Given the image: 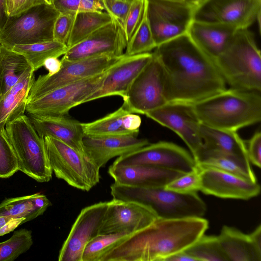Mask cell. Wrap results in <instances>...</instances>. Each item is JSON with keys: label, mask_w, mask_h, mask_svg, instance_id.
<instances>
[{"label": "cell", "mask_w": 261, "mask_h": 261, "mask_svg": "<svg viewBox=\"0 0 261 261\" xmlns=\"http://www.w3.org/2000/svg\"><path fill=\"white\" fill-rule=\"evenodd\" d=\"M153 53L163 70L168 102L193 104L226 89L215 61L187 34L160 45Z\"/></svg>", "instance_id": "6da1fadb"}, {"label": "cell", "mask_w": 261, "mask_h": 261, "mask_svg": "<svg viewBox=\"0 0 261 261\" xmlns=\"http://www.w3.org/2000/svg\"><path fill=\"white\" fill-rule=\"evenodd\" d=\"M202 217L157 218L130 234L103 257L102 261H165L190 247L208 229Z\"/></svg>", "instance_id": "7a4b0ae2"}, {"label": "cell", "mask_w": 261, "mask_h": 261, "mask_svg": "<svg viewBox=\"0 0 261 261\" xmlns=\"http://www.w3.org/2000/svg\"><path fill=\"white\" fill-rule=\"evenodd\" d=\"M202 124L237 132L261 120L260 92L225 89L192 104Z\"/></svg>", "instance_id": "3957f363"}, {"label": "cell", "mask_w": 261, "mask_h": 261, "mask_svg": "<svg viewBox=\"0 0 261 261\" xmlns=\"http://www.w3.org/2000/svg\"><path fill=\"white\" fill-rule=\"evenodd\" d=\"M215 62L230 88L260 92V51L248 29L238 30Z\"/></svg>", "instance_id": "277c9868"}, {"label": "cell", "mask_w": 261, "mask_h": 261, "mask_svg": "<svg viewBox=\"0 0 261 261\" xmlns=\"http://www.w3.org/2000/svg\"><path fill=\"white\" fill-rule=\"evenodd\" d=\"M110 189L113 199L147 205L160 218L202 217L206 211L205 202L197 193L182 194L165 187L145 188L115 182Z\"/></svg>", "instance_id": "5b68a950"}, {"label": "cell", "mask_w": 261, "mask_h": 261, "mask_svg": "<svg viewBox=\"0 0 261 261\" xmlns=\"http://www.w3.org/2000/svg\"><path fill=\"white\" fill-rule=\"evenodd\" d=\"M5 130L16 153L18 169L39 182L51 179L44 138L39 136L28 116L6 124Z\"/></svg>", "instance_id": "8992f818"}, {"label": "cell", "mask_w": 261, "mask_h": 261, "mask_svg": "<svg viewBox=\"0 0 261 261\" xmlns=\"http://www.w3.org/2000/svg\"><path fill=\"white\" fill-rule=\"evenodd\" d=\"M44 138L49 163L57 178L84 191L99 182L100 168L85 153L55 138Z\"/></svg>", "instance_id": "52a82bcc"}, {"label": "cell", "mask_w": 261, "mask_h": 261, "mask_svg": "<svg viewBox=\"0 0 261 261\" xmlns=\"http://www.w3.org/2000/svg\"><path fill=\"white\" fill-rule=\"evenodd\" d=\"M59 14L53 4H42L9 17L0 30V44L12 49L15 45L54 40V25Z\"/></svg>", "instance_id": "ba28073f"}, {"label": "cell", "mask_w": 261, "mask_h": 261, "mask_svg": "<svg viewBox=\"0 0 261 261\" xmlns=\"http://www.w3.org/2000/svg\"><path fill=\"white\" fill-rule=\"evenodd\" d=\"M123 55H103L72 61L62 58L58 72L52 75H41L35 80L27 102L60 87L100 74L114 65Z\"/></svg>", "instance_id": "9c48e42d"}, {"label": "cell", "mask_w": 261, "mask_h": 261, "mask_svg": "<svg viewBox=\"0 0 261 261\" xmlns=\"http://www.w3.org/2000/svg\"><path fill=\"white\" fill-rule=\"evenodd\" d=\"M196 4L186 0H147V18L156 47L187 33Z\"/></svg>", "instance_id": "30bf717a"}, {"label": "cell", "mask_w": 261, "mask_h": 261, "mask_svg": "<svg viewBox=\"0 0 261 261\" xmlns=\"http://www.w3.org/2000/svg\"><path fill=\"white\" fill-rule=\"evenodd\" d=\"M109 69L98 75L57 88L28 102L25 111L28 114L38 115H67L71 109L84 103L89 96L101 87Z\"/></svg>", "instance_id": "8fae6325"}, {"label": "cell", "mask_w": 261, "mask_h": 261, "mask_svg": "<svg viewBox=\"0 0 261 261\" xmlns=\"http://www.w3.org/2000/svg\"><path fill=\"white\" fill-rule=\"evenodd\" d=\"M122 98V106L126 109L132 113L143 115L168 102L163 70L153 53L152 58L135 78Z\"/></svg>", "instance_id": "7c38bea8"}, {"label": "cell", "mask_w": 261, "mask_h": 261, "mask_svg": "<svg viewBox=\"0 0 261 261\" xmlns=\"http://www.w3.org/2000/svg\"><path fill=\"white\" fill-rule=\"evenodd\" d=\"M260 13L261 0H200L196 4L193 21L248 29Z\"/></svg>", "instance_id": "4fadbf2b"}, {"label": "cell", "mask_w": 261, "mask_h": 261, "mask_svg": "<svg viewBox=\"0 0 261 261\" xmlns=\"http://www.w3.org/2000/svg\"><path fill=\"white\" fill-rule=\"evenodd\" d=\"M115 166L146 165L172 170L184 173L197 166L187 150L173 143L159 141L149 144L134 151L118 156Z\"/></svg>", "instance_id": "5bb4252c"}, {"label": "cell", "mask_w": 261, "mask_h": 261, "mask_svg": "<svg viewBox=\"0 0 261 261\" xmlns=\"http://www.w3.org/2000/svg\"><path fill=\"white\" fill-rule=\"evenodd\" d=\"M108 206L109 201L100 202L82 210L61 247L59 261H82L86 245L99 234Z\"/></svg>", "instance_id": "9a60e30c"}, {"label": "cell", "mask_w": 261, "mask_h": 261, "mask_svg": "<svg viewBox=\"0 0 261 261\" xmlns=\"http://www.w3.org/2000/svg\"><path fill=\"white\" fill-rule=\"evenodd\" d=\"M145 115L176 133L188 146L193 157L202 146L199 132L200 122L192 104L169 102Z\"/></svg>", "instance_id": "2e32d148"}, {"label": "cell", "mask_w": 261, "mask_h": 261, "mask_svg": "<svg viewBox=\"0 0 261 261\" xmlns=\"http://www.w3.org/2000/svg\"><path fill=\"white\" fill-rule=\"evenodd\" d=\"M127 43L123 25L113 18L110 22L68 48L62 58L72 61L103 55L121 56Z\"/></svg>", "instance_id": "e0dca14e"}, {"label": "cell", "mask_w": 261, "mask_h": 261, "mask_svg": "<svg viewBox=\"0 0 261 261\" xmlns=\"http://www.w3.org/2000/svg\"><path fill=\"white\" fill-rule=\"evenodd\" d=\"M158 216L150 207L139 202L113 199L109 206L99 234L133 233L152 223Z\"/></svg>", "instance_id": "ac0fdd59"}, {"label": "cell", "mask_w": 261, "mask_h": 261, "mask_svg": "<svg viewBox=\"0 0 261 261\" xmlns=\"http://www.w3.org/2000/svg\"><path fill=\"white\" fill-rule=\"evenodd\" d=\"M198 167L201 177L200 191L204 194L221 198L248 200L260 193V187L257 181H251L212 167Z\"/></svg>", "instance_id": "d6986e66"}, {"label": "cell", "mask_w": 261, "mask_h": 261, "mask_svg": "<svg viewBox=\"0 0 261 261\" xmlns=\"http://www.w3.org/2000/svg\"><path fill=\"white\" fill-rule=\"evenodd\" d=\"M152 57V53L134 56L124 54L122 58L109 69L101 87L89 96L84 103L111 96L123 97Z\"/></svg>", "instance_id": "ffe728a7"}, {"label": "cell", "mask_w": 261, "mask_h": 261, "mask_svg": "<svg viewBox=\"0 0 261 261\" xmlns=\"http://www.w3.org/2000/svg\"><path fill=\"white\" fill-rule=\"evenodd\" d=\"M85 154L99 168L111 159L120 156L149 144L146 139L133 135L92 137L84 136Z\"/></svg>", "instance_id": "44dd1931"}, {"label": "cell", "mask_w": 261, "mask_h": 261, "mask_svg": "<svg viewBox=\"0 0 261 261\" xmlns=\"http://www.w3.org/2000/svg\"><path fill=\"white\" fill-rule=\"evenodd\" d=\"M28 117L39 136H48L84 153L82 123L67 115L46 116L28 114Z\"/></svg>", "instance_id": "7402d4cb"}, {"label": "cell", "mask_w": 261, "mask_h": 261, "mask_svg": "<svg viewBox=\"0 0 261 261\" xmlns=\"http://www.w3.org/2000/svg\"><path fill=\"white\" fill-rule=\"evenodd\" d=\"M108 173L119 184L145 188L165 187L185 174L172 170L146 165L110 166Z\"/></svg>", "instance_id": "603a6c76"}, {"label": "cell", "mask_w": 261, "mask_h": 261, "mask_svg": "<svg viewBox=\"0 0 261 261\" xmlns=\"http://www.w3.org/2000/svg\"><path fill=\"white\" fill-rule=\"evenodd\" d=\"M237 30L228 25L192 21L187 34L215 61L228 45Z\"/></svg>", "instance_id": "cb8c5ba5"}, {"label": "cell", "mask_w": 261, "mask_h": 261, "mask_svg": "<svg viewBox=\"0 0 261 261\" xmlns=\"http://www.w3.org/2000/svg\"><path fill=\"white\" fill-rule=\"evenodd\" d=\"M218 238L228 261H261V248L256 245L250 233L225 225Z\"/></svg>", "instance_id": "d4e9b609"}, {"label": "cell", "mask_w": 261, "mask_h": 261, "mask_svg": "<svg viewBox=\"0 0 261 261\" xmlns=\"http://www.w3.org/2000/svg\"><path fill=\"white\" fill-rule=\"evenodd\" d=\"M34 71L28 69L19 80L0 98V131L6 124L24 115L31 88L35 81Z\"/></svg>", "instance_id": "484cf974"}, {"label": "cell", "mask_w": 261, "mask_h": 261, "mask_svg": "<svg viewBox=\"0 0 261 261\" xmlns=\"http://www.w3.org/2000/svg\"><path fill=\"white\" fill-rule=\"evenodd\" d=\"M198 166L208 167L229 172L248 180L256 182L249 160L203 145L193 157Z\"/></svg>", "instance_id": "4316f807"}, {"label": "cell", "mask_w": 261, "mask_h": 261, "mask_svg": "<svg viewBox=\"0 0 261 261\" xmlns=\"http://www.w3.org/2000/svg\"><path fill=\"white\" fill-rule=\"evenodd\" d=\"M199 132L204 148L249 160L245 143L237 132L214 128L200 123Z\"/></svg>", "instance_id": "83f0119b"}, {"label": "cell", "mask_w": 261, "mask_h": 261, "mask_svg": "<svg viewBox=\"0 0 261 261\" xmlns=\"http://www.w3.org/2000/svg\"><path fill=\"white\" fill-rule=\"evenodd\" d=\"M51 205L47 197L40 193L8 198L0 203V217L24 218L27 222L42 215Z\"/></svg>", "instance_id": "f1b7e54d"}, {"label": "cell", "mask_w": 261, "mask_h": 261, "mask_svg": "<svg viewBox=\"0 0 261 261\" xmlns=\"http://www.w3.org/2000/svg\"><path fill=\"white\" fill-rule=\"evenodd\" d=\"M31 68L24 56L0 45V98Z\"/></svg>", "instance_id": "f546056e"}, {"label": "cell", "mask_w": 261, "mask_h": 261, "mask_svg": "<svg viewBox=\"0 0 261 261\" xmlns=\"http://www.w3.org/2000/svg\"><path fill=\"white\" fill-rule=\"evenodd\" d=\"M129 113L122 106L101 118L82 123L84 135L92 137L133 135L127 129L125 122V116Z\"/></svg>", "instance_id": "4dcf8cb0"}, {"label": "cell", "mask_w": 261, "mask_h": 261, "mask_svg": "<svg viewBox=\"0 0 261 261\" xmlns=\"http://www.w3.org/2000/svg\"><path fill=\"white\" fill-rule=\"evenodd\" d=\"M112 19L113 17L106 12H78L75 15L71 32L66 44L68 48L84 40Z\"/></svg>", "instance_id": "1f68e13d"}, {"label": "cell", "mask_w": 261, "mask_h": 261, "mask_svg": "<svg viewBox=\"0 0 261 261\" xmlns=\"http://www.w3.org/2000/svg\"><path fill=\"white\" fill-rule=\"evenodd\" d=\"M67 45L55 40L30 44L15 45L12 49L22 55L34 71L43 66L45 61L50 57L63 56Z\"/></svg>", "instance_id": "d6a6232c"}, {"label": "cell", "mask_w": 261, "mask_h": 261, "mask_svg": "<svg viewBox=\"0 0 261 261\" xmlns=\"http://www.w3.org/2000/svg\"><path fill=\"white\" fill-rule=\"evenodd\" d=\"M130 234L122 232L98 235L86 245L82 254V261H102L107 253Z\"/></svg>", "instance_id": "836d02e7"}, {"label": "cell", "mask_w": 261, "mask_h": 261, "mask_svg": "<svg viewBox=\"0 0 261 261\" xmlns=\"http://www.w3.org/2000/svg\"><path fill=\"white\" fill-rule=\"evenodd\" d=\"M185 251L197 261H228L218 236L204 234Z\"/></svg>", "instance_id": "e575fe53"}, {"label": "cell", "mask_w": 261, "mask_h": 261, "mask_svg": "<svg viewBox=\"0 0 261 261\" xmlns=\"http://www.w3.org/2000/svg\"><path fill=\"white\" fill-rule=\"evenodd\" d=\"M147 0L141 21L127 43L126 56L150 53L156 47L147 18Z\"/></svg>", "instance_id": "d590c367"}, {"label": "cell", "mask_w": 261, "mask_h": 261, "mask_svg": "<svg viewBox=\"0 0 261 261\" xmlns=\"http://www.w3.org/2000/svg\"><path fill=\"white\" fill-rule=\"evenodd\" d=\"M32 231L25 228L15 231L11 237L0 243V261H13L33 245Z\"/></svg>", "instance_id": "8d00e7d4"}, {"label": "cell", "mask_w": 261, "mask_h": 261, "mask_svg": "<svg viewBox=\"0 0 261 261\" xmlns=\"http://www.w3.org/2000/svg\"><path fill=\"white\" fill-rule=\"evenodd\" d=\"M18 171L17 158L6 130L0 131V178H8Z\"/></svg>", "instance_id": "74e56055"}, {"label": "cell", "mask_w": 261, "mask_h": 261, "mask_svg": "<svg viewBox=\"0 0 261 261\" xmlns=\"http://www.w3.org/2000/svg\"><path fill=\"white\" fill-rule=\"evenodd\" d=\"M201 188V177L198 166L195 170L173 179L165 187L166 189L182 194L197 193Z\"/></svg>", "instance_id": "f35d334b"}, {"label": "cell", "mask_w": 261, "mask_h": 261, "mask_svg": "<svg viewBox=\"0 0 261 261\" xmlns=\"http://www.w3.org/2000/svg\"><path fill=\"white\" fill-rule=\"evenodd\" d=\"M146 0H132L123 24L126 40L131 38L143 18Z\"/></svg>", "instance_id": "ab89813d"}, {"label": "cell", "mask_w": 261, "mask_h": 261, "mask_svg": "<svg viewBox=\"0 0 261 261\" xmlns=\"http://www.w3.org/2000/svg\"><path fill=\"white\" fill-rule=\"evenodd\" d=\"M74 17V15L59 14L54 25V40L67 44L72 29Z\"/></svg>", "instance_id": "60d3db41"}, {"label": "cell", "mask_w": 261, "mask_h": 261, "mask_svg": "<svg viewBox=\"0 0 261 261\" xmlns=\"http://www.w3.org/2000/svg\"><path fill=\"white\" fill-rule=\"evenodd\" d=\"M132 1V0H102L104 10L122 25Z\"/></svg>", "instance_id": "b9f144b4"}, {"label": "cell", "mask_w": 261, "mask_h": 261, "mask_svg": "<svg viewBox=\"0 0 261 261\" xmlns=\"http://www.w3.org/2000/svg\"><path fill=\"white\" fill-rule=\"evenodd\" d=\"M42 4H53L51 0H6L7 14L8 17L16 16Z\"/></svg>", "instance_id": "7bdbcfd3"}, {"label": "cell", "mask_w": 261, "mask_h": 261, "mask_svg": "<svg viewBox=\"0 0 261 261\" xmlns=\"http://www.w3.org/2000/svg\"><path fill=\"white\" fill-rule=\"evenodd\" d=\"M247 154L250 163L255 166H261V133L255 132L246 144Z\"/></svg>", "instance_id": "ee69618b"}, {"label": "cell", "mask_w": 261, "mask_h": 261, "mask_svg": "<svg viewBox=\"0 0 261 261\" xmlns=\"http://www.w3.org/2000/svg\"><path fill=\"white\" fill-rule=\"evenodd\" d=\"M55 9L60 13L75 15L79 11L81 0H51Z\"/></svg>", "instance_id": "f6af8a7d"}, {"label": "cell", "mask_w": 261, "mask_h": 261, "mask_svg": "<svg viewBox=\"0 0 261 261\" xmlns=\"http://www.w3.org/2000/svg\"><path fill=\"white\" fill-rule=\"evenodd\" d=\"M103 10L102 0H81L79 11H103Z\"/></svg>", "instance_id": "bcb514c9"}, {"label": "cell", "mask_w": 261, "mask_h": 261, "mask_svg": "<svg viewBox=\"0 0 261 261\" xmlns=\"http://www.w3.org/2000/svg\"><path fill=\"white\" fill-rule=\"evenodd\" d=\"M24 218H12L0 228V236H4L13 231L19 225L25 222Z\"/></svg>", "instance_id": "7dc6e473"}, {"label": "cell", "mask_w": 261, "mask_h": 261, "mask_svg": "<svg viewBox=\"0 0 261 261\" xmlns=\"http://www.w3.org/2000/svg\"><path fill=\"white\" fill-rule=\"evenodd\" d=\"M43 66L48 70L47 74L52 75L58 72L60 69L61 61L58 58L50 57L45 61Z\"/></svg>", "instance_id": "c3c4849f"}, {"label": "cell", "mask_w": 261, "mask_h": 261, "mask_svg": "<svg viewBox=\"0 0 261 261\" xmlns=\"http://www.w3.org/2000/svg\"><path fill=\"white\" fill-rule=\"evenodd\" d=\"M193 261L196 259L188 254L185 250L174 254L167 257L165 261Z\"/></svg>", "instance_id": "681fc988"}, {"label": "cell", "mask_w": 261, "mask_h": 261, "mask_svg": "<svg viewBox=\"0 0 261 261\" xmlns=\"http://www.w3.org/2000/svg\"><path fill=\"white\" fill-rule=\"evenodd\" d=\"M8 18L6 0H0V30L4 26Z\"/></svg>", "instance_id": "f907efd6"}, {"label": "cell", "mask_w": 261, "mask_h": 261, "mask_svg": "<svg viewBox=\"0 0 261 261\" xmlns=\"http://www.w3.org/2000/svg\"><path fill=\"white\" fill-rule=\"evenodd\" d=\"M252 240L256 245L261 248V226L259 224L251 233H250Z\"/></svg>", "instance_id": "816d5d0a"}, {"label": "cell", "mask_w": 261, "mask_h": 261, "mask_svg": "<svg viewBox=\"0 0 261 261\" xmlns=\"http://www.w3.org/2000/svg\"><path fill=\"white\" fill-rule=\"evenodd\" d=\"M12 218H13L7 216L0 217V228L4 226L7 222H8Z\"/></svg>", "instance_id": "f5cc1de1"}, {"label": "cell", "mask_w": 261, "mask_h": 261, "mask_svg": "<svg viewBox=\"0 0 261 261\" xmlns=\"http://www.w3.org/2000/svg\"><path fill=\"white\" fill-rule=\"evenodd\" d=\"M186 1H190V2H194V3H197L198 1H199L200 0H186Z\"/></svg>", "instance_id": "db71d44e"}, {"label": "cell", "mask_w": 261, "mask_h": 261, "mask_svg": "<svg viewBox=\"0 0 261 261\" xmlns=\"http://www.w3.org/2000/svg\"><path fill=\"white\" fill-rule=\"evenodd\" d=\"M1 45V44H0Z\"/></svg>", "instance_id": "11a10c76"}]
</instances>
